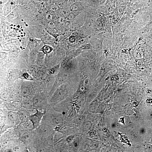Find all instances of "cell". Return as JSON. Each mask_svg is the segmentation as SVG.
Wrapping results in <instances>:
<instances>
[{"mask_svg": "<svg viewBox=\"0 0 152 152\" xmlns=\"http://www.w3.org/2000/svg\"><path fill=\"white\" fill-rule=\"evenodd\" d=\"M44 115V113L37 110L36 113L30 116L29 120L32 123L33 129H36L39 126Z\"/></svg>", "mask_w": 152, "mask_h": 152, "instance_id": "cell-1", "label": "cell"}, {"mask_svg": "<svg viewBox=\"0 0 152 152\" xmlns=\"http://www.w3.org/2000/svg\"><path fill=\"white\" fill-rule=\"evenodd\" d=\"M82 13L80 11H72L70 12L67 16L68 19L71 21L75 19L78 15Z\"/></svg>", "mask_w": 152, "mask_h": 152, "instance_id": "cell-2", "label": "cell"}, {"mask_svg": "<svg viewBox=\"0 0 152 152\" xmlns=\"http://www.w3.org/2000/svg\"><path fill=\"white\" fill-rule=\"evenodd\" d=\"M8 4L6 7V8L4 12L5 15H7L11 13L15 7V4L13 2H10Z\"/></svg>", "mask_w": 152, "mask_h": 152, "instance_id": "cell-3", "label": "cell"}, {"mask_svg": "<svg viewBox=\"0 0 152 152\" xmlns=\"http://www.w3.org/2000/svg\"><path fill=\"white\" fill-rule=\"evenodd\" d=\"M52 122L56 125L60 124L62 122V118L60 116L53 115L52 116Z\"/></svg>", "mask_w": 152, "mask_h": 152, "instance_id": "cell-4", "label": "cell"}, {"mask_svg": "<svg viewBox=\"0 0 152 152\" xmlns=\"http://www.w3.org/2000/svg\"><path fill=\"white\" fill-rule=\"evenodd\" d=\"M69 41L70 44L74 43L77 40V36L72 34L69 37Z\"/></svg>", "mask_w": 152, "mask_h": 152, "instance_id": "cell-5", "label": "cell"}, {"mask_svg": "<svg viewBox=\"0 0 152 152\" xmlns=\"http://www.w3.org/2000/svg\"><path fill=\"white\" fill-rule=\"evenodd\" d=\"M52 48L51 47L45 46L43 48V51L45 53H50L52 51Z\"/></svg>", "mask_w": 152, "mask_h": 152, "instance_id": "cell-6", "label": "cell"}, {"mask_svg": "<svg viewBox=\"0 0 152 152\" xmlns=\"http://www.w3.org/2000/svg\"><path fill=\"white\" fill-rule=\"evenodd\" d=\"M9 117L12 121H15L16 118V115L14 112H10L9 114Z\"/></svg>", "mask_w": 152, "mask_h": 152, "instance_id": "cell-7", "label": "cell"}, {"mask_svg": "<svg viewBox=\"0 0 152 152\" xmlns=\"http://www.w3.org/2000/svg\"><path fill=\"white\" fill-rule=\"evenodd\" d=\"M73 141V144L74 147L76 148H78L79 147L80 144V140L79 138H77L74 139Z\"/></svg>", "mask_w": 152, "mask_h": 152, "instance_id": "cell-8", "label": "cell"}, {"mask_svg": "<svg viewBox=\"0 0 152 152\" xmlns=\"http://www.w3.org/2000/svg\"><path fill=\"white\" fill-rule=\"evenodd\" d=\"M72 26V23L70 21H69L65 22V27L66 29H69L71 28Z\"/></svg>", "mask_w": 152, "mask_h": 152, "instance_id": "cell-9", "label": "cell"}, {"mask_svg": "<svg viewBox=\"0 0 152 152\" xmlns=\"http://www.w3.org/2000/svg\"><path fill=\"white\" fill-rule=\"evenodd\" d=\"M76 36H80L82 35V33L81 31L79 30H74V31L72 33V34Z\"/></svg>", "mask_w": 152, "mask_h": 152, "instance_id": "cell-10", "label": "cell"}, {"mask_svg": "<svg viewBox=\"0 0 152 152\" xmlns=\"http://www.w3.org/2000/svg\"><path fill=\"white\" fill-rule=\"evenodd\" d=\"M74 139V136L72 135L68 136L66 139V141L68 142H71Z\"/></svg>", "mask_w": 152, "mask_h": 152, "instance_id": "cell-11", "label": "cell"}, {"mask_svg": "<svg viewBox=\"0 0 152 152\" xmlns=\"http://www.w3.org/2000/svg\"><path fill=\"white\" fill-rule=\"evenodd\" d=\"M28 0H18L17 2L19 4L23 5L27 3Z\"/></svg>", "mask_w": 152, "mask_h": 152, "instance_id": "cell-12", "label": "cell"}, {"mask_svg": "<svg viewBox=\"0 0 152 152\" xmlns=\"http://www.w3.org/2000/svg\"><path fill=\"white\" fill-rule=\"evenodd\" d=\"M146 49L147 53L149 55L152 54V48L151 47L147 46L146 47Z\"/></svg>", "mask_w": 152, "mask_h": 152, "instance_id": "cell-13", "label": "cell"}, {"mask_svg": "<svg viewBox=\"0 0 152 152\" xmlns=\"http://www.w3.org/2000/svg\"><path fill=\"white\" fill-rule=\"evenodd\" d=\"M146 41L148 44L152 46V37H148L147 38Z\"/></svg>", "mask_w": 152, "mask_h": 152, "instance_id": "cell-14", "label": "cell"}, {"mask_svg": "<svg viewBox=\"0 0 152 152\" xmlns=\"http://www.w3.org/2000/svg\"><path fill=\"white\" fill-rule=\"evenodd\" d=\"M46 18L47 20H51L52 18V16L50 14H47L46 16Z\"/></svg>", "mask_w": 152, "mask_h": 152, "instance_id": "cell-15", "label": "cell"}, {"mask_svg": "<svg viewBox=\"0 0 152 152\" xmlns=\"http://www.w3.org/2000/svg\"><path fill=\"white\" fill-rule=\"evenodd\" d=\"M23 76L24 77L25 79H27L28 77V76H29L27 73H24V74H23Z\"/></svg>", "mask_w": 152, "mask_h": 152, "instance_id": "cell-16", "label": "cell"}, {"mask_svg": "<svg viewBox=\"0 0 152 152\" xmlns=\"http://www.w3.org/2000/svg\"><path fill=\"white\" fill-rule=\"evenodd\" d=\"M54 72V71L53 69H51L49 71V73L51 74H53Z\"/></svg>", "mask_w": 152, "mask_h": 152, "instance_id": "cell-17", "label": "cell"}, {"mask_svg": "<svg viewBox=\"0 0 152 152\" xmlns=\"http://www.w3.org/2000/svg\"><path fill=\"white\" fill-rule=\"evenodd\" d=\"M64 20V18H62L60 19V22L61 23L63 22Z\"/></svg>", "mask_w": 152, "mask_h": 152, "instance_id": "cell-18", "label": "cell"}, {"mask_svg": "<svg viewBox=\"0 0 152 152\" xmlns=\"http://www.w3.org/2000/svg\"><path fill=\"white\" fill-rule=\"evenodd\" d=\"M150 63L151 65H150L151 66H152V62H151Z\"/></svg>", "mask_w": 152, "mask_h": 152, "instance_id": "cell-19", "label": "cell"}, {"mask_svg": "<svg viewBox=\"0 0 152 152\" xmlns=\"http://www.w3.org/2000/svg\"><path fill=\"white\" fill-rule=\"evenodd\" d=\"M151 34H152V31Z\"/></svg>", "mask_w": 152, "mask_h": 152, "instance_id": "cell-20", "label": "cell"}]
</instances>
